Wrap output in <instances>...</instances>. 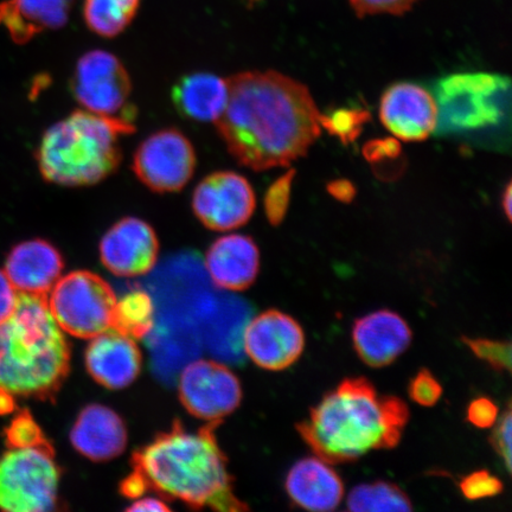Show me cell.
<instances>
[{
  "label": "cell",
  "instance_id": "83f0119b",
  "mask_svg": "<svg viewBox=\"0 0 512 512\" xmlns=\"http://www.w3.org/2000/svg\"><path fill=\"white\" fill-rule=\"evenodd\" d=\"M464 344L475 354L479 360L488 363L489 366L501 373L511 371V343L491 341L486 338L463 337Z\"/></svg>",
  "mask_w": 512,
  "mask_h": 512
},
{
  "label": "cell",
  "instance_id": "ffe728a7",
  "mask_svg": "<svg viewBox=\"0 0 512 512\" xmlns=\"http://www.w3.org/2000/svg\"><path fill=\"white\" fill-rule=\"evenodd\" d=\"M285 489L296 507L309 511L335 510L344 496L342 478L320 458H304L294 464Z\"/></svg>",
  "mask_w": 512,
  "mask_h": 512
},
{
  "label": "cell",
  "instance_id": "277c9868",
  "mask_svg": "<svg viewBox=\"0 0 512 512\" xmlns=\"http://www.w3.org/2000/svg\"><path fill=\"white\" fill-rule=\"evenodd\" d=\"M70 371V345L48 297L18 292L14 313L0 324V393L54 400Z\"/></svg>",
  "mask_w": 512,
  "mask_h": 512
},
{
  "label": "cell",
  "instance_id": "603a6c76",
  "mask_svg": "<svg viewBox=\"0 0 512 512\" xmlns=\"http://www.w3.org/2000/svg\"><path fill=\"white\" fill-rule=\"evenodd\" d=\"M228 82L210 73L182 76L171 91V100L182 117L198 123H215L228 101Z\"/></svg>",
  "mask_w": 512,
  "mask_h": 512
},
{
  "label": "cell",
  "instance_id": "7c38bea8",
  "mask_svg": "<svg viewBox=\"0 0 512 512\" xmlns=\"http://www.w3.org/2000/svg\"><path fill=\"white\" fill-rule=\"evenodd\" d=\"M178 389L185 409L195 418L208 422H222L236 411L242 400L238 377L215 361L200 360L188 364Z\"/></svg>",
  "mask_w": 512,
  "mask_h": 512
},
{
  "label": "cell",
  "instance_id": "e575fe53",
  "mask_svg": "<svg viewBox=\"0 0 512 512\" xmlns=\"http://www.w3.org/2000/svg\"><path fill=\"white\" fill-rule=\"evenodd\" d=\"M498 407L488 398H478L467 408V420L477 428H490L496 424Z\"/></svg>",
  "mask_w": 512,
  "mask_h": 512
},
{
  "label": "cell",
  "instance_id": "cb8c5ba5",
  "mask_svg": "<svg viewBox=\"0 0 512 512\" xmlns=\"http://www.w3.org/2000/svg\"><path fill=\"white\" fill-rule=\"evenodd\" d=\"M139 6L140 0H85L83 19L94 34L114 38L130 27Z\"/></svg>",
  "mask_w": 512,
  "mask_h": 512
},
{
  "label": "cell",
  "instance_id": "3957f363",
  "mask_svg": "<svg viewBox=\"0 0 512 512\" xmlns=\"http://www.w3.org/2000/svg\"><path fill=\"white\" fill-rule=\"evenodd\" d=\"M408 420L405 401L377 393L366 377H351L325 394L297 431L318 458L345 464L398 446Z\"/></svg>",
  "mask_w": 512,
  "mask_h": 512
},
{
  "label": "cell",
  "instance_id": "9a60e30c",
  "mask_svg": "<svg viewBox=\"0 0 512 512\" xmlns=\"http://www.w3.org/2000/svg\"><path fill=\"white\" fill-rule=\"evenodd\" d=\"M438 115L435 96L415 83H395L382 95V124L402 142L419 143L430 138L437 131Z\"/></svg>",
  "mask_w": 512,
  "mask_h": 512
},
{
  "label": "cell",
  "instance_id": "44dd1931",
  "mask_svg": "<svg viewBox=\"0 0 512 512\" xmlns=\"http://www.w3.org/2000/svg\"><path fill=\"white\" fill-rule=\"evenodd\" d=\"M70 441L76 451L94 462H105L120 456L127 445L123 419L111 408L87 406L79 414Z\"/></svg>",
  "mask_w": 512,
  "mask_h": 512
},
{
  "label": "cell",
  "instance_id": "f546056e",
  "mask_svg": "<svg viewBox=\"0 0 512 512\" xmlns=\"http://www.w3.org/2000/svg\"><path fill=\"white\" fill-rule=\"evenodd\" d=\"M368 118V113L360 110H338L324 117L320 115V126L348 143L360 134Z\"/></svg>",
  "mask_w": 512,
  "mask_h": 512
},
{
  "label": "cell",
  "instance_id": "2e32d148",
  "mask_svg": "<svg viewBox=\"0 0 512 512\" xmlns=\"http://www.w3.org/2000/svg\"><path fill=\"white\" fill-rule=\"evenodd\" d=\"M412 330L398 313L380 310L355 320L352 343L358 357L371 368L392 364L412 343Z\"/></svg>",
  "mask_w": 512,
  "mask_h": 512
},
{
  "label": "cell",
  "instance_id": "ab89813d",
  "mask_svg": "<svg viewBox=\"0 0 512 512\" xmlns=\"http://www.w3.org/2000/svg\"><path fill=\"white\" fill-rule=\"evenodd\" d=\"M511 194H512L511 183H508L507 187H505V190L503 192L502 207L504 209L505 216H507V219L509 221L511 220V209H512V206H511L512 196H511Z\"/></svg>",
  "mask_w": 512,
  "mask_h": 512
},
{
  "label": "cell",
  "instance_id": "f1b7e54d",
  "mask_svg": "<svg viewBox=\"0 0 512 512\" xmlns=\"http://www.w3.org/2000/svg\"><path fill=\"white\" fill-rule=\"evenodd\" d=\"M296 171L290 170L279 177L265 195V214L268 222L277 227L284 221L288 206H290L291 191Z\"/></svg>",
  "mask_w": 512,
  "mask_h": 512
},
{
  "label": "cell",
  "instance_id": "7a4b0ae2",
  "mask_svg": "<svg viewBox=\"0 0 512 512\" xmlns=\"http://www.w3.org/2000/svg\"><path fill=\"white\" fill-rule=\"evenodd\" d=\"M220 421L208 422L197 432L176 420L171 430L157 435L132 456V472L145 490L178 499L194 509L221 512L247 511L236 497L228 460L215 437Z\"/></svg>",
  "mask_w": 512,
  "mask_h": 512
},
{
  "label": "cell",
  "instance_id": "4316f807",
  "mask_svg": "<svg viewBox=\"0 0 512 512\" xmlns=\"http://www.w3.org/2000/svg\"><path fill=\"white\" fill-rule=\"evenodd\" d=\"M4 434L6 446L9 448L31 447L49 443L34 416L27 409H23L12 419Z\"/></svg>",
  "mask_w": 512,
  "mask_h": 512
},
{
  "label": "cell",
  "instance_id": "7402d4cb",
  "mask_svg": "<svg viewBox=\"0 0 512 512\" xmlns=\"http://www.w3.org/2000/svg\"><path fill=\"white\" fill-rule=\"evenodd\" d=\"M73 5L74 0H3L0 28L16 44H27L43 32L62 29Z\"/></svg>",
  "mask_w": 512,
  "mask_h": 512
},
{
  "label": "cell",
  "instance_id": "484cf974",
  "mask_svg": "<svg viewBox=\"0 0 512 512\" xmlns=\"http://www.w3.org/2000/svg\"><path fill=\"white\" fill-rule=\"evenodd\" d=\"M153 306L150 294L144 291H132L117 300L112 328L133 339H142L153 328Z\"/></svg>",
  "mask_w": 512,
  "mask_h": 512
},
{
  "label": "cell",
  "instance_id": "52a82bcc",
  "mask_svg": "<svg viewBox=\"0 0 512 512\" xmlns=\"http://www.w3.org/2000/svg\"><path fill=\"white\" fill-rule=\"evenodd\" d=\"M61 469L49 443L9 448L0 457V509L47 512L59 509Z\"/></svg>",
  "mask_w": 512,
  "mask_h": 512
},
{
  "label": "cell",
  "instance_id": "30bf717a",
  "mask_svg": "<svg viewBox=\"0 0 512 512\" xmlns=\"http://www.w3.org/2000/svg\"><path fill=\"white\" fill-rule=\"evenodd\" d=\"M194 145L177 128H163L147 137L134 152L132 171L147 189L171 194L185 188L195 174Z\"/></svg>",
  "mask_w": 512,
  "mask_h": 512
},
{
  "label": "cell",
  "instance_id": "ba28073f",
  "mask_svg": "<svg viewBox=\"0 0 512 512\" xmlns=\"http://www.w3.org/2000/svg\"><path fill=\"white\" fill-rule=\"evenodd\" d=\"M117 296L100 275L74 271L57 280L48 294V306L62 331L91 339L112 328Z\"/></svg>",
  "mask_w": 512,
  "mask_h": 512
},
{
  "label": "cell",
  "instance_id": "4dcf8cb0",
  "mask_svg": "<svg viewBox=\"0 0 512 512\" xmlns=\"http://www.w3.org/2000/svg\"><path fill=\"white\" fill-rule=\"evenodd\" d=\"M463 495L470 501L495 497L503 491V484L488 470H479L470 473L459 484Z\"/></svg>",
  "mask_w": 512,
  "mask_h": 512
},
{
  "label": "cell",
  "instance_id": "d6986e66",
  "mask_svg": "<svg viewBox=\"0 0 512 512\" xmlns=\"http://www.w3.org/2000/svg\"><path fill=\"white\" fill-rule=\"evenodd\" d=\"M206 268L216 286L228 291H245L258 278L259 248L251 236H222L208 249Z\"/></svg>",
  "mask_w": 512,
  "mask_h": 512
},
{
  "label": "cell",
  "instance_id": "ac0fdd59",
  "mask_svg": "<svg viewBox=\"0 0 512 512\" xmlns=\"http://www.w3.org/2000/svg\"><path fill=\"white\" fill-rule=\"evenodd\" d=\"M63 256L47 240L34 239L18 243L5 261V274L17 292L48 297L61 278Z\"/></svg>",
  "mask_w": 512,
  "mask_h": 512
},
{
  "label": "cell",
  "instance_id": "74e56055",
  "mask_svg": "<svg viewBox=\"0 0 512 512\" xmlns=\"http://www.w3.org/2000/svg\"><path fill=\"white\" fill-rule=\"evenodd\" d=\"M169 505L157 498H143L134 502L127 511H170Z\"/></svg>",
  "mask_w": 512,
  "mask_h": 512
},
{
  "label": "cell",
  "instance_id": "d6a6232c",
  "mask_svg": "<svg viewBox=\"0 0 512 512\" xmlns=\"http://www.w3.org/2000/svg\"><path fill=\"white\" fill-rule=\"evenodd\" d=\"M419 0H350L355 14L364 18L375 15L402 16L411 11Z\"/></svg>",
  "mask_w": 512,
  "mask_h": 512
},
{
  "label": "cell",
  "instance_id": "1f68e13d",
  "mask_svg": "<svg viewBox=\"0 0 512 512\" xmlns=\"http://www.w3.org/2000/svg\"><path fill=\"white\" fill-rule=\"evenodd\" d=\"M409 398L422 407H433L443 395V387L430 370L422 369L408 386Z\"/></svg>",
  "mask_w": 512,
  "mask_h": 512
},
{
  "label": "cell",
  "instance_id": "836d02e7",
  "mask_svg": "<svg viewBox=\"0 0 512 512\" xmlns=\"http://www.w3.org/2000/svg\"><path fill=\"white\" fill-rule=\"evenodd\" d=\"M512 415L510 405L502 418L497 422L495 431L492 432L490 443L499 457L502 458L508 473H511V424Z\"/></svg>",
  "mask_w": 512,
  "mask_h": 512
},
{
  "label": "cell",
  "instance_id": "d590c367",
  "mask_svg": "<svg viewBox=\"0 0 512 512\" xmlns=\"http://www.w3.org/2000/svg\"><path fill=\"white\" fill-rule=\"evenodd\" d=\"M17 299L18 292L16 288L12 286L5 272L0 270V324L14 313Z\"/></svg>",
  "mask_w": 512,
  "mask_h": 512
},
{
  "label": "cell",
  "instance_id": "d4e9b609",
  "mask_svg": "<svg viewBox=\"0 0 512 512\" xmlns=\"http://www.w3.org/2000/svg\"><path fill=\"white\" fill-rule=\"evenodd\" d=\"M348 510L355 512L412 511L413 505L406 492L393 483L361 484L348 497Z\"/></svg>",
  "mask_w": 512,
  "mask_h": 512
},
{
  "label": "cell",
  "instance_id": "8fae6325",
  "mask_svg": "<svg viewBox=\"0 0 512 512\" xmlns=\"http://www.w3.org/2000/svg\"><path fill=\"white\" fill-rule=\"evenodd\" d=\"M191 207L204 227L229 232L252 219L256 197L247 178L233 171H216L197 184Z\"/></svg>",
  "mask_w": 512,
  "mask_h": 512
},
{
  "label": "cell",
  "instance_id": "e0dca14e",
  "mask_svg": "<svg viewBox=\"0 0 512 512\" xmlns=\"http://www.w3.org/2000/svg\"><path fill=\"white\" fill-rule=\"evenodd\" d=\"M91 339L86 349V367L96 382L117 390L136 381L143 358L133 338L111 328Z\"/></svg>",
  "mask_w": 512,
  "mask_h": 512
},
{
  "label": "cell",
  "instance_id": "4fadbf2b",
  "mask_svg": "<svg viewBox=\"0 0 512 512\" xmlns=\"http://www.w3.org/2000/svg\"><path fill=\"white\" fill-rule=\"evenodd\" d=\"M243 347L256 366L271 371L290 368L303 355L305 334L296 319L268 310L246 326Z\"/></svg>",
  "mask_w": 512,
  "mask_h": 512
},
{
  "label": "cell",
  "instance_id": "6da1fadb",
  "mask_svg": "<svg viewBox=\"0 0 512 512\" xmlns=\"http://www.w3.org/2000/svg\"><path fill=\"white\" fill-rule=\"evenodd\" d=\"M227 82V106L214 124L240 165L266 171L309 152L322 126L316 102L302 82L274 70L239 73Z\"/></svg>",
  "mask_w": 512,
  "mask_h": 512
},
{
  "label": "cell",
  "instance_id": "9c48e42d",
  "mask_svg": "<svg viewBox=\"0 0 512 512\" xmlns=\"http://www.w3.org/2000/svg\"><path fill=\"white\" fill-rule=\"evenodd\" d=\"M72 92L83 110L134 123L132 81L119 57L105 50H91L76 63Z\"/></svg>",
  "mask_w": 512,
  "mask_h": 512
},
{
  "label": "cell",
  "instance_id": "5bb4252c",
  "mask_svg": "<svg viewBox=\"0 0 512 512\" xmlns=\"http://www.w3.org/2000/svg\"><path fill=\"white\" fill-rule=\"evenodd\" d=\"M100 260L118 277H140L153 270L159 241L150 223L138 217H123L107 230L100 241Z\"/></svg>",
  "mask_w": 512,
  "mask_h": 512
},
{
  "label": "cell",
  "instance_id": "8d00e7d4",
  "mask_svg": "<svg viewBox=\"0 0 512 512\" xmlns=\"http://www.w3.org/2000/svg\"><path fill=\"white\" fill-rule=\"evenodd\" d=\"M328 190L331 196L342 202H350L356 194L354 185L348 181H335L329 184Z\"/></svg>",
  "mask_w": 512,
  "mask_h": 512
},
{
  "label": "cell",
  "instance_id": "5b68a950",
  "mask_svg": "<svg viewBox=\"0 0 512 512\" xmlns=\"http://www.w3.org/2000/svg\"><path fill=\"white\" fill-rule=\"evenodd\" d=\"M136 131L132 121L78 110L44 132L36 151L44 181L67 188L91 187L119 169L120 137Z\"/></svg>",
  "mask_w": 512,
  "mask_h": 512
},
{
  "label": "cell",
  "instance_id": "8992f818",
  "mask_svg": "<svg viewBox=\"0 0 512 512\" xmlns=\"http://www.w3.org/2000/svg\"><path fill=\"white\" fill-rule=\"evenodd\" d=\"M441 133H473L501 126L509 115L510 81L501 75L464 73L441 79L435 91Z\"/></svg>",
  "mask_w": 512,
  "mask_h": 512
},
{
  "label": "cell",
  "instance_id": "f35d334b",
  "mask_svg": "<svg viewBox=\"0 0 512 512\" xmlns=\"http://www.w3.org/2000/svg\"><path fill=\"white\" fill-rule=\"evenodd\" d=\"M16 408V400L10 395L0 393V415L9 414Z\"/></svg>",
  "mask_w": 512,
  "mask_h": 512
}]
</instances>
